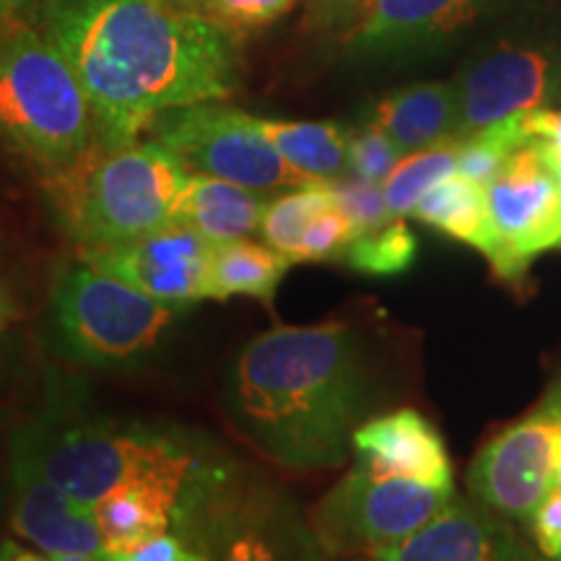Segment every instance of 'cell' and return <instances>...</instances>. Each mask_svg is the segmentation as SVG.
<instances>
[{
  "instance_id": "18",
  "label": "cell",
  "mask_w": 561,
  "mask_h": 561,
  "mask_svg": "<svg viewBox=\"0 0 561 561\" xmlns=\"http://www.w3.org/2000/svg\"><path fill=\"white\" fill-rule=\"evenodd\" d=\"M195 502H201V496L164 483H133L112 491L94 504L104 553L128 551L153 536L180 528Z\"/></svg>"
},
{
  "instance_id": "36",
  "label": "cell",
  "mask_w": 561,
  "mask_h": 561,
  "mask_svg": "<svg viewBox=\"0 0 561 561\" xmlns=\"http://www.w3.org/2000/svg\"><path fill=\"white\" fill-rule=\"evenodd\" d=\"M536 411L543 413V416L553 419V421H561V377H557V382L551 385L549 392H546V398Z\"/></svg>"
},
{
  "instance_id": "38",
  "label": "cell",
  "mask_w": 561,
  "mask_h": 561,
  "mask_svg": "<svg viewBox=\"0 0 561 561\" xmlns=\"http://www.w3.org/2000/svg\"><path fill=\"white\" fill-rule=\"evenodd\" d=\"M541 146H543V140H541ZM543 153H546V159H549V167H551L553 178H557V182H559V187H561V159H557V157H551V153H549V151H546V146H543Z\"/></svg>"
},
{
  "instance_id": "34",
  "label": "cell",
  "mask_w": 561,
  "mask_h": 561,
  "mask_svg": "<svg viewBox=\"0 0 561 561\" xmlns=\"http://www.w3.org/2000/svg\"><path fill=\"white\" fill-rule=\"evenodd\" d=\"M42 0H0V21L30 19Z\"/></svg>"
},
{
  "instance_id": "23",
  "label": "cell",
  "mask_w": 561,
  "mask_h": 561,
  "mask_svg": "<svg viewBox=\"0 0 561 561\" xmlns=\"http://www.w3.org/2000/svg\"><path fill=\"white\" fill-rule=\"evenodd\" d=\"M460 144L462 140H447V144L432 146V149L405 153V157L398 161V167L390 172V178L382 182L385 201H388L392 216H398V219L411 216L416 203L424 198L434 185H439L442 180L455 174Z\"/></svg>"
},
{
  "instance_id": "9",
  "label": "cell",
  "mask_w": 561,
  "mask_h": 561,
  "mask_svg": "<svg viewBox=\"0 0 561 561\" xmlns=\"http://www.w3.org/2000/svg\"><path fill=\"white\" fill-rule=\"evenodd\" d=\"M491 248L486 257L494 276L520 291L530 263L561 250V187L553 178L541 140L517 149L486 185Z\"/></svg>"
},
{
  "instance_id": "19",
  "label": "cell",
  "mask_w": 561,
  "mask_h": 561,
  "mask_svg": "<svg viewBox=\"0 0 561 561\" xmlns=\"http://www.w3.org/2000/svg\"><path fill=\"white\" fill-rule=\"evenodd\" d=\"M265 206L268 201L263 198V193L250 187L208 174H187L172 221L187 224L208 242L224 244L248 240L250 234L261 231Z\"/></svg>"
},
{
  "instance_id": "33",
  "label": "cell",
  "mask_w": 561,
  "mask_h": 561,
  "mask_svg": "<svg viewBox=\"0 0 561 561\" xmlns=\"http://www.w3.org/2000/svg\"><path fill=\"white\" fill-rule=\"evenodd\" d=\"M533 138L543 140L546 151L561 159V110H533L530 112Z\"/></svg>"
},
{
  "instance_id": "35",
  "label": "cell",
  "mask_w": 561,
  "mask_h": 561,
  "mask_svg": "<svg viewBox=\"0 0 561 561\" xmlns=\"http://www.w3.org/2000/svg\"><path fill=\"white\" fill-rule=\"evenodd\" d=\"M0 561H50V557H42V553L24 549L19 543L0 541Z\"/></svg>"
},
{
  "instance_id": "4",
  "label": "cell",
  "mask_w": 561,
  "mask_h": 561,
  "mask_svg": "<svg viewBox=\"0 0 561 561\" xmlns=\"http://www.w3.org/2000/svg\"><path fill=\"white\" fill-rule=\"evenodd\" d=\"M187 170L157 140L104 144L47 174L55 219L81 248H110L167 227Z\"/></svg>"
},
{
  "instance_id": "7",
  "label": "cell",
  "mask_w": 561,
  "mask_h": 561,
  "mask_svg": "<svg viewBox=\"0 0 561 561\" xmlns=\"http://www.w3.org/2000/svg\"><path fill=\"white\" fill-rule=\"evenodd\" d=\"M149 133L187 172L234 182L263 195L312 185L273 149L257 130L255 117L221 102L167 110Z\"/></svg>"
},
{
  "instance_id": "12",
  "label": "cell",
  "mask_w": 561,
  "mask_h": 561,
  "mask_svg": "<svg viewBox=\"0 0 561 561\" xmlns=\"http://www.w3.org/2000/svg\"><path fill=\"white\" fill-rule=\"evenodd\" d=\"M210 255L214 242L187 224L170 221L138 240L110 248H81L79 261L164 305L185 310L195 301L210 299Z\"/></svg>"
},
{
  "instance_id": "14",
  "label": "cell",
  "mask_w": 561,
  "mask_h": 561,
  "mask_svg": "<svg viewBox=\"0 0 561 561\" xmlns=\"http://www.w3.org/2000/svg\"><path fill=\"white\" fill-rule=\"evenodd\" d=\"M11 528L47 557H102L94 504L68 494L42 471L24 439H11Z\"/></svg>"
},
{
  "instance_id": "25",
  "label": "cell",
  "mask_w": 561,
  "mask_h": 561,
  "mask_svg": "<svg viewBox=\"0 0 561 561\" xmlns=\"http://www.w3.org/2000/svg\"><path fill=\"white\" fill-rule=\"evenodd\" d=\"M530 140H536L530 130V112L512 115L507 121L489 125V128L462 140L455 172L481 182V185H489L502 172L512 153Z\"/></svg>"
},
{
  "instance_id": "40",
  "label": "cell",
  "mask_w": 561,
  "mask_h": 561,
  "mask_svg": "<svg viewBox=\"0 0 561 561\" xmlns=\"http://www.w3.org/2000/svg\"><path fill=\"white\" fill-rule=\"evenodd\" d=\"M50 561H104L102 557H50Z\"/></svg>"
},
{
  "instance_id": "3",
  "label": "cell",
  "mask_w": 561,
  "mask_h": 561,
  "mask_svg": "<svg viewBox=\"0 0 561 561\" xmlns=\"http://www.w3.org/2000/svg\"><path fill=\"white\" fill-rule=\"evenodd\" d=\"M16 434L42 471L87 504H100L133 483H164L203 496L219 481V468L208 466L180 434L89 416L60 396L47 398L45 409Z\"/></svg>"
},
{
  "instance_id": "31",
  "label": "cell",
  "mask_w": 561,
  "mask_h": 561,
  "mask_svg": "<svg viewBox=\"0 0 561 561\" xmlns=\"http://www.w3.org/2000/svg\"><path fill=\"white\" fill-rule=\"evenodd\" d=\"M104 561H210L206 553L187 541L180 533H161L149 541L133 546L128 551L102 553Z\"/></svg>"
},
{
  "instance_id": "28",
  "label": "cell",
  "mask_w": 561,
  "mask_h": 561,
  "mask_svg": "<svg viewBox=\"0 0 561 561\" xmlns=\"http://www.w3.org/2000/svg\"><path fill=\"white\" fill-rule=\"evenodd\" d=\"M331 187L335 195V206L348 216L356 234H367V231H375L385 227V224H390L392 219H398L388 208L382 185H377V182L341 178L331 182Z\"/></svg>"
},
{
  "instance_id": "20",
  "label": "cell",
  "mask_w": 561,
  "mask_h": 561,
  "mask_svg": "<svg viewBox=\"0 0 561 561\" xmlns=\"http://www.w3.org/2000/svg\"><path fill=\"white\" fill-rule=\"evenodd\" d=\"M257 130L299 174L335 182L348 172V133L335 123H299L255 117Z\"/></svg>"
},
{
  "instance_id": "39",
  "label": "cell",
  "mask_w": 561,
  "mask_h": 561,
  "mask_svg": "<svg viewBox=\"0 0 561 561\" xmlns=\"http://www.w3.org/2000/svg\"><path fill=\"white\" fill-rule=\"evenodd\" d=\"M557 424L561 426V421H557ZM553 489H561V437H559V447H557V468H553Z\"/></svg>"
},
{
  "instance_id": "27",
  "label": "cell",
  "mask_w": 561,
  "mask_h": 561,
  "mask_svg": "<svg viewBox=\"0 0 561 561\" xmlns=\"http://www.w3.org/2000/svg\"><path fill=\"white\" fill-rule=\"evenodd\" d=\"M356 237L354 224L343 210L335 206L320 214L310 227L305 229L301 240L294 250L291 263H325L343 261L351 240Z\"/></svg>"
},
{
  "instance_id": "1",
  "label": "cell",
  "mask_w": 561,
  "mask_h": 561,
  "mask_svg": "<svg viewBox=\"0 0 561 561\" xmlns=\"http://www.w3.org/2000/svg\"><path fill=\"white\" fill-rule=\"evenodd\" d=\"M30 19L73 66L104 144L240 87V34L195 0H42Z\"/></svg>"
},
{
  "instance_id": "10",
  "label": "cell",
  "mask_w": 561,
  "mask_h": 561,
  "mask_svg": "<svg viewBox=\"0 0 561 561\" xmlns=\"http://www.w3.org/2000/svg\"><path fill=\"white\" fill-rule=\"evenodd\" d=\"M458 138L533 110H551L561 100V45L502 42L481 55L455 81Z\"/></svg>"
},
{
  "instance_id": "16",
  "label": "cell",
  "mask_w": 561,
  "mask_h": 561,
  "mask_svg": "<svg viewBox=\"0 0 561 561\" xmlns=\"http://www.w3.org/2000/svg\"><path fill=\"white\" fill-rule=\"evenodd\" d=\"M356 466L375 476H398L432 486H453L445 442L419 411L398 409L364 421L354 432Z\"/></svg>"
},
{
  "instance_id": "37",
  "label": "cell",
  "mask_w": 561,
  "mask_h": 561,
  "mask_svg": "<svg viewBox=\"0 0 561 561\" xmlns=\"http://www.w3.org/2000/svg\"><path fill=\"white\" fill-rule=\"evenodd\" d=\"M13 320V301H11V294L3 289V284H0V333L5 331V325Z\"/></svg>"
},
{
  "instance_id": "29",
  "label": "cell",
  "mask_w": 561,
  "mask_h": 561,
  "mask_svg": "<svg viewBox=\"0 0 561 561\" xmlns=\"http://www.w3.org/2000/svg\"><path fill=\"white\" fill-rule=\"evenodd\" d=\"M401 159L403 151L377 125L348 133V170L354 178L382 185Z\"/></svg>"
},
{
  "instance_id": "11",
  "label": "cell",
  "mask_w": 561,
  "mask_h": 561,
  "mask_svg": "<svg viewBox=\"0 0 561 561\" xmlns=\"http://www.w3.org/2000/svg\"><path fill=\"white\" fill-rule=\"evenodd\" d=\"M561 426L530 413L496 432L468 468V491L510 523L528 528L533 512L553 489Z\"/></svg>"
},
{
  "instance_id": "32",
  "label": "cell",
  "mask_w": 561,
  "mask_h": 561,
  "mask_svg": "<svg viewBox=\"0 0 561 561\" xmlns=\"http://www.w3.org/2000/svg\"><path fill=\"white\" fill-rule=\"evenodd\" d=\"M525 533L543 557L561 561V489H551L546 494V500L533 512Z\"/></svg>"
},
{
  "instance_id": "13",
  "label": "cell",
  "mask_w": 561,
  "mask_h": 561,
  "mask_svg": "<svg viewBox=\"0 0 561 561\" xmlns=\"http://www.w3.org/2000/svg\"><path fill=\"white\" fill-rule=\"evenodd\" d=\"M489 0H318L322 21H341L348 53L382 55L447 39L486 9Z\"/></svg>"
},
{
  "instance_id": "6",
  "label": "cell",
  "mask_w": 561,
  "mask_h": 561,
  "mask_svg": "<svg viewBox=\"0 0 561 561\" xmlns=\"http://www.w3.org/2000/svg\"><path fill=\"white\" fill-rule=\"evenodd\" d=\"M180 312L178 307L79 261L55 276L53 343L70 362L87 367H133L159 346Z\"/></svg>"
},
{
  "instance_id": "21",
  "label": "cell",
  "mask_w": 561,
  "mask_h": 561,
  "mask_svg": "<svg viewBox=\"0 0 561 561\" xmlns=\"http://www.w3.org/2000/svg\"><path fill=\"white\" fill-rule=\"evenodd\" d=\"M291 261L271 244L234 240L214 244L210 255V299L252 297L271 305Z\"/></svg>"
},
{
  "instance_id": "26",
  "label": "cell",
  "mask_w": 561,
  "mask_h": 561,
  "mask_svg": "<svg viewBox=\"0 0 561 561\" xmlns=\"http://www.w3.org/2000/svg\"><path fill=\"white\" fill-rule=\"evenodd\" d=\"M416 261V237L403 219H392L385 227L356 234L351 240L343 263L364 276H398Z\"/></svg>"
},
{
  "instance_id": "5",
  "label": "cell",
  "mask_w": 561,
  "mask_h": 561,
  "mask_svg": "<svg viewBox=\"0 0 561 561\" xmlns=\"http://www.w3.org/2000/svg\"><path fill=\"white\" fill-rule=\"evenodd\" d=\"M0 136L45 174L100 140L81 79L32 19L0 21Z\"/></svg>"
},
{
  "instance_id": "15",
  "label": "cell",
  "mask_w": 561,
  "mask_h": 561,
  "mask_svg": "<svg viewBox=\"0 0 561 561\" xmlns=\"http://www.w3.org/2000/svg\"><path fill=\"white\" fill-rule=\"evenodd\" d=\"M375 561H551L515 523L479 500L453 502L411 538L377 551Z\"/></svg>"
},
{
  "instance_id": "24",
  "label": "cell",
  "mask_w": 561,
  "mask_h": 561,
  "mask_svg": "<svg viewBox=\"0 0 561 561\" xmlns=\"http://www.w3.org/2000/svg\"><path fill=\"white\" fill-rule=\"evenodd\" d=\"M331 208H335L331 182H312V185L278 195L276 201H268L261 221V234L265 244L284 252L291 261L305 229L310 227L320 214H325V210Z\"/></svg>"
},
{
  "instance_id": "2",
  "label": "cell",
  "mask_w": 561,
  "mask_h": 561,
  "mask_svg": "<svg viewBox=\"0 0 561 561\" xmlns=\"http://www.w3.org/2000/svg\"><path fill=\"white\" fill-rule=\"evenodd\" d=\"M227 403L237 426L280 466L333 468L354 447V432L375 419L380 375L351 322L278 325L237 356Z\"/></svg>"
},
{
  "instance_id": "17",
  "label": "cell",
  "mask_w": 561,
  "mask_h": 561,
  "mask_svg": "<svg viewBox=\"0 0 561 561\" xmlns=\"http://www.w3.org/2000/svg\"><path fill=\"white\" fill-rule=\"evenodd\" d=\"M377 125L398 149L416 153L458 138V87L447 81H426L382 96L371 110Z\"/></svg>"
},
{
  "instance_id": "30",
  "label": "cell",
  "mask_w": 561,
  "mask_h": 561,
  "mask_svg": "<svg viewBox=\"0 0 561 561\" xmlns=\"http://www.w3.org/2000/svg\"><path fill=\"white\" fill-rule=\"evenodd\" d=\"M210 19L229 26L231 32H250L268 26L289 13L297 0H195Z\"/></svg>"
},
{
  "instance_id": "22",
  "label": "cell",
  "mask_w": 561,
  "mask_h": 561,
  "mask_svg": "<svg viewBox=\"0 0 561 561\" xmlns=\"http://www.w3.org/2000/svg\"><path fill=\"white\" fill-rule=\"evenodd\" d=\"M413 219L430 224L442 234L471 244L486 255L491 248L486 185L462 174H450L434 185L413 208Z\"/></svg>"
},
{
  "instance_id": "8",
  "label": "cell",
  "mask_w": 561,
  "mask_h": 561,
  "mask_svg": "<svg viewBox=\"0 0 561 561\" xmlns=\"http://www.w3.org/2000/svg\"><path fill=\"white\" fill-rule=\"evenodd\" d=\"M455 486H432L356 466L322 496L312 528L331 553H369L398 546L453 502Z\"/></svg>"
}]
</instances>
